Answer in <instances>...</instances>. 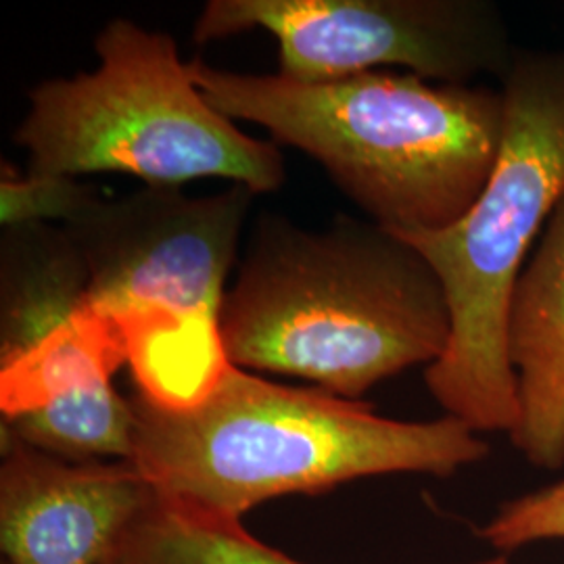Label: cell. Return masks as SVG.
Masks as SVG:
<instances>
[{
    "mask_svg": "<svg viewBox=\"0 0 564 564\" xmlns=\"http://www.w3.org/2000/svg\"><path fill=\"white\" fill-rule=\"evenodd\" d=\"M218 330L242 370L360 402L405 368L437 362L452 316L431 263L395 232L349 216L305 230L265 214L226 289Z\"/></svg>",
    "mask_w": 564,
    "mask_h": 564,
    "instance_id": "obj_1",
    "label": "cell"
},
{
    "mask_svg": "<svg viewBox=\"0 0 564 564\" xmlns=\"http://www.w3.org/2000/svg\"><path fill=\"white\" fill-rule=\"evenodd\" d=\"M128 463L158 494L241 519L291 494L391 473L449 477L489 454L463 421L403 423L318 387L272 383L226 364L193 405L167 408L141 393Z\"/></svg>",
    "mask_w": 564,
    "mask_h": 564,
    "instance_id": "obj_2",
    "label": "cell"
},
{
    "mask_svg": "<svg viewBox=\"0 0 564 564\" xmlns=\"http://www.w3.org/2000/svg\"><path fill=\"white\" fill-rule=\"evenodd\" d=\"M186 63L212 107L314 158L370 223L391 232L458 223L498 162L502 88L381 69L310 84Z\"/></svg>",
    "mask_w": 564,
    "mask_h": 564,
    "instance_id": "obj_3",
    "label": "cell"
},
{
    "mask_svg": "<svg viewBox=\"0 0 564 564\" xmlns=\"http://www.w3.org/2000/svg\"><path fill=\"white\" fill-rule=\"evenodd\" d=\"M502 93L505 134L479 199L449 228L395 235L431 263L449 305V343L424 372L431 395L475 433L510 435L519 398L506 316L529 249L564 199V53H517Z\"/></svg>",
    "mask_w": 564,
    "mask_h": 564,
    "instance_id": "obj_4",
    "label": "cell"
},
{
    "mask_svg": "<svg viewBox=\"0 0 564 564\" xmlns=\"http://www.w3.org/2000/svg\"><path fill=\"white\" fill-rule=\"evenodd\" d=\"M253 197L242 184L205 197L147 186L65 228L147 400L186 408L218 383L226 281Z\"/></svg>",
    "mask_w": 564,
    "mask_h": 564,
    "instance_id": "obj_5",
    "label": "cell"
},
{
    "mask_svg": "<svg viewBox=\"0 0 564 564\" xmlns=\"http://www.w3.org/2000/svg\"><path fill=\"white\" fill-rule=\"evenodd\" d=\"M99 67L28 93L15 142L32 174H128L147 186L226 178L256 195L284 182L281 149L242 132L203 97L172 36L130 20L105 23Z\"/></svg>",
    "mask_w": 564,
    "mask_h": 564,
    "instance_id": "obj_6",
    "label": "cell"
},
{
    "mask_svg": "<svg viewBox=\"0 0 564 564\" xmlns=\"http://www.w3.org/2000/svg\"><path fill=\"white\" fill-rule=\"evenodd\" d=\"M279 42V74L333 82L400 65L424 80H505L514 51L505 18L485 0H209L197 44L258 30Z\"/></svg>",
    "mask_w": 564,
    "mask_h": 564,
    "instance_id": "obj_7",
    "label": "cell"
},
{
    "mask_svg": "<svg viewBox=\"0 0 564 564\" xmlns=\"http://www.w3.org/2000/svg\"><path fill=\"white\" fill-rule=\"evenodd\" d=\"M0 410L4 419L111 381L128 351L95 307L67 230L9 228L2 245Z\"/></svg>",
    "mask_w": 564,
    "mask_h": 564,
    "instance_id": "obj_8",
    "label": "cell"
},
{
    "mask_svg": "<svg viewBox=\"0 0 564 564\" xmlns=\"http://www.w3.org/2000/svg\"><path fill=\"white\" fill-rule=\"evenodd\" d=\"M153 496L128 460H63L2 426L0 545L9 564H102Z\"/></svg>",
    "mask_w": 564,
    "mask_h": 564,
    "instance_id": "obj_9",
    "label": "cell"
},
{
    "mask_svg": "<svg viewBox=\"0 0 564 564\" xmlns=\"http://www.w3.org/2000/svg\"><path fill=\"white\" fill-rule=\"evenodd\" d=\"M506 354L517 377L514 447L533 466H564V199L524 263L506 316Z\"/></svg>",
    "mask_w": 564,
    "mask_h": 564,
    "instance_id": "obj_10",
    "label": "cell"
},
{
    "mask_svg": "<svg viewBox=\"0 0 564 564\" xmlns=\"http://www.w3.org/2000/svg\"><path fill=\"white\" fill-rule=\"evenodd\" d=\"M102 564H305L251 535L241 519L165 498L126 527ZM481 564H508L505 558Z\"/></svg>",
    "mask_w": 564,
    "mask_h": 564,
    "instance_id": "obj_11",
    "label": "cell"
},
{
    "mask_svg": "<svg viewBox=\"0 0 564 564\" xmlns=\"http://www.w3.org/2000/svg\"><path fill=\"white\" fill-rule=\"evenodd\" d=\"M20 442L72 463L99 458L130 460L134 410L111 381L82 389L39 410L4 419Z\"/></svg>",
    "mask_w": 564,
    "mask_h": 564,
    "instance_id": "obj_12",
    "label": "cell"
},
{
    "mask_svg": "<svg viewBox=\"0 0 564 564\" xmlns=\"http://www.w3.org/2000/svg\"><path fill=\"white\" fill-rule=\"evenodd\" d=\"M101 195L72 176L18 174L13 165L2 163L0 172V223L21 228L46 220H63L67 226L84 220Z\"/></svg>",
    "mask_w": 564,
    "mask_h": 564,
    "instance_id": "obj_13",
    "label": "cell"
},
{
    "mask_svg": "<svg viewBox=\"0 0 564 564\" xmlns=\"http://www.w3.org/2000/svg\"><path fill=\"white\" fill-rule=\"evenodd\" d=\"M481 538L506 552L564 538V481L506 502L481 529Z\"/></svg>",
    "mask_w": 564,
    "mask_h": 564,
    "instance_id": "obj_14",
    "label": "cell"
},
{
    "mask_svg": "<svg viewBox=\"0 0 564 564\" xmlns=\"http://www.w3.org/2000/svg\"><path fill=\"white\" fill-rule=\"evenodd\" d=\"M4 564H9V563H4Z\"/></svg>",
    "mask_w": 564,
    "mask_h": 564,
    "instance_id": "obj_15",
    "label": "cell"
}]
</instances>
